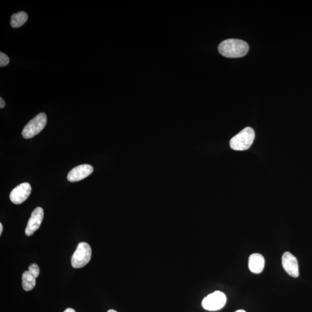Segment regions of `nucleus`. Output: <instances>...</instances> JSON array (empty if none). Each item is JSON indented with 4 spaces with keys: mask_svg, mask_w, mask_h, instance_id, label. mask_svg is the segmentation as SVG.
Returning a JSON list of instances; mask_svg holds the SVG:
<instances>
[{
    "mask_svg": "<svg viewBox=\"0 0 312 312\" xmlns=\"http://www.w3.org/2000/svg\"><path fill=\"white\" fill-rule=\"evenodd\" d=\"M249 49V45L245 41L238 39H226L220 43L218 47L219 53L229 58L245 57Z\"/></svg>",
    "mask_w": 312,
    "mask_h": 312,
    "instance_id": "1",
    "label": "nucleus"
},
{
    "mask_svg": "<svg viewBox=\"0 0 312 312\" xmlns=\"http://www.w3.org/2000/svg\"><path fill=\"white\" fill-rule=\"evenodd\" d=\"M254 138V131L252 128L248 127L235 135L230 140V145L233 150H246L249 149L253 144Z\"/></svg>",
    "mask_w": 312,
    "mask_h": 312,
    "instance_id": "2",
    "label": "nucleus"
},
{
    "mask_svg": "<svg viewBox=\"0 0 312 312\" xmlns=\"http://www.w3.org/2000/svg\"><path fill=\"white\" fill-rule=\"evenodd\" d=\"M91 248L86 242L78 244L71 257V265L74 269H81L89 263L91 257Z\"/></svg>",
    "mask_w": 312,
    "mask_h": 312,
    "instance_id": "3",
    "label": "nucleus"
},
{
    "mask_svg": "<svg viewBox=\"0 0 312 312\" xmlns=\"http://www.w3.org/2000/svg\"><path fill=\"white\" fill-rule=\"evenodd\" d=\"M47 123V117L45 113H40L27 124L22 131L24 138L30 139L41 133Z\"/></svg>",
    "mask_w": 312,
    "mask_h": 312,
    "instance_id": "4",
    "label": "nucleus"
},
{
    "mask_svg": "<svg viewBox=\"0 0 312 312\" xmlns=\"http://www.w3.org/2000/svg\"><path fill=\"white\" fill-rule=\"evenodd\" d=\"M226 302V295L221 291H217L203 299L202 306L205 310L217 311L222 309Z\"/></svg>",
    "mask_w": 312,
    "mask_h": 312,
    "instance_id": "5",
    "label": "nucleus"
},
{
    "mask_svg": "<svg viewBox=\"0 0 312 312\" xmlns=\"http://www.w3.org/2000/svg\"><path fill=\"white\" fill-rule=\"evenodd\" d=\"M31 193V186L29 183H23L14 188L11 192V201L17 205L25 202Z\"/></svg>",
    "mask_w": 312,
    "mask_h": 312,
    "instance_id": "6",
    "label": "nucleus"
},
{
    "mask_svg": "<svg viewBox=\"0 0 312 312\" xmlns=\"http://www.w3.org/2000/svg\"><path fill=\"white\" fill-rule=\"evenodd\" d=\"M44 217L43 210L41 207H37L32 213L31 217L28 222L25 230L27 236H31L41 226Z\"/></svg>",
    "mask_w": 312,
    "mask_h": 312,
    "instance_id": "7",
    "label": "nucleus"
},
{
    "mask_svg": "<svg viewBox=\"0 0 312 312\" xmlns=\"http://www.w3.org/2000/svg\"><path fill=\"white\" fill-rule=\"evenodd\" d=\"M282 266L286 273L293 278L299 276V267L297 258L290 252H285L282 255Z\"/></svg>",
    "mask_w": 312,
    "mask_h": 312,
    "instance_id": "8",
    "label": "nucleus"
},
{
    "mask_svg": "<svg viewBox=\"0 0 312 312\" xmlns=\"http://www.w3.org/2000/svg\"><path fill=\"white\" fill-rule=\"evenodd\" d=\"M93 167L89 165H79L72 169L67 175L68 181L75 182L81 181L93 173Z\"/></svg>",
    "mask_w": 312,
    "mask_h": 312,
    "instance_id": "9",
    "label": "nucleus"
},
{
    "mask_svg": "<svg viewBox=\"0 0 312 312\" xmlns=\"http://www.w3.org/2000/svg\"><path fill=\"white\" fill-rule=\"evenodd\" d=\"M265 259L262 254H252L249 258V269L251 273L258 274L265 269Z\"/></svg>",
    "mask_w": 312,
    "mask_h": 312,
    "instance_id": "10",
    "label": "nucleus"
},
{
    "mask_svg": "<svg viewBox=\"0 0 312 312\" xmlns=\"http://www.w3.org/2000/svg\"><path fill=\"white\" fill-rule=\"evenodd\" d=\"M36 285V278L29 271L24 272L22 275V286L23 289L29 291L33 290Z\"/></svg>",
    "mask_w": 312,
    "mask_h": 312,
    "instance_id": "11",
    "label": "nucleus"
},
{
    "mask_svg": "<svg viewBox=\"0 0 312 312\" xmlns=\"http://www.w3.org/2000/svg\"><path fill=\"white\" fill-rule=\"evenodd\" d=\"M28 19V15L25 12H19L12 15L11 26L13 28H19L25 24Z\"/></svg>",
    "mask_w": 312,
    "mask_h": 312,
    "instance_id": "12",
    "label": "nucleus"
},
{
    "mask_svg": "<svg viewBox=\"0 0 312 312\" xmlns=\"http://www.w3.org/2000/svg\"><path fill=\"white\" fill-rule=\"evenodd\" d=\"M10 59L6 54L0 52V67H4L9 65Z\"/></svg>",
    "mask_w": 312,
    "mask_h": 312,
    "instance_id": "13",
    "label": "nucleus"
},
{
    "mask_svg": "<svg viewBox=\"0 0 312 312\" xmlns=\"http://www.w3.org/2000/svg\"><path fill=\"white\" fill-rule=\"evenodd\" d=\"M29 271L31 275H33L35 278L38 277L39 275V268L36 265V264H33L29 267Z\"/></svg>",
    "mask_w": 312,
    "mask_h": 312,
    "instance_id": "14",
    "label": "nucleus"
},
{
    "mask_svg": "<svg viewBox=\"0 0 312 312\" xmlns=\"http://www.w3.org/2000/svg\"><path fill=\"white\" fill-rule=\"evenodd\" d=\"M6 106V102L2 97L0 98V109H3Z\"/></svg>",
    "mask_w": 312,
    "mask_h": 312,
    "instance_id": "15",
    "label": "nucleus"
},
{
    "mask_svg": "<svg viewBox=\"0 0 312 312\" xmlns=\"http://www.w3.org/2000/svg\"><path fill=\"white\" fill-rule=\"evenodd\" d=\"M64 312H76L75 310L72 308H68V309H66Z\"/></svg>",
    "mask_w": 312,
    "mask_h": 312,
    "instance_id": "16",
    "label": "nucleus"
},
{
    "mask_svg": "<svg viewBox=\"0 0 312 312\" xmlns=\"http://www.w3.org/2000/svg\"><path fill=\"white\" fill-rule=\"evenodd\" d=\"M3 227L2 223H0V235H2L3 233Z\"/></svg>",
    "mask_w": 312,
    "mask_h": 312,
    "instance_id": "17",
    "label": "nucleus"
},
{
    "mask_svg": "<svg viewBox=\"0 0 312 312\" xmlns=\"http://www.w3.org/2000/svg\"><path fill=\"white\" fill-rule=\"evenodd\" d=\"M107 312H118V311H116L115 310H114V309H110L109 311H108Z\"/></svg>",
    "mask_w": 312,
    "mask_h": 312,
    "instance_id": "18",
    "label": "nucleus"
},
{
    "mask_svg": "<svg viewBox=\"0 0 312 312\" xmlns=\"http://www.w3.org/2000/svg\"><path fill=\"white\" fill-rule=\"evenodd\" d=\"M235 312H246V311L243 310H238L237 311H236Z\"/></svg>",
    "mask_w": 312,
    "mask_h": 312,
    "instance_id": "19",
    "label": "nucleus"
}]
</instances>
